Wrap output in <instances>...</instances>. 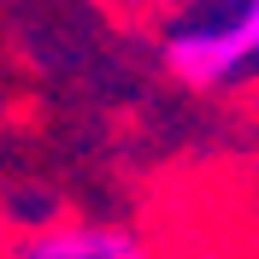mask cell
Here are the masks:
<instances>
[{
  "mask_svg": "<svg viewBox=\"0 0 259 259\" xmlns=\"http://www.w3.org/2000/svg\"><path fill=\"white\" fill-rule=\"evenodd\" d=\"M0 259H159L153 247L124 224H100V218H59V224H35L0 247Z\"/></svg>",
  "mask_w": 259,
  "mask_h": 259,
  "instance_id": "7a4b0ae2",
  "label": "cell"
},
{
  "mask_svg": "<svg viewBox=\"0 0 259 259\" xmlns=\"http://www.w3.org/2000/svg\"><path fill=\"white\" fill-rule=\"evenodd\" d=\"M165 71L189 89H230L259 71V0H224L165 35Z\"/></svg>",
  "mask_w": 259,
  "mask_h": 259,
  "instance_id": "6da1fadb",
  "label": "cell"
}]
</instances>
